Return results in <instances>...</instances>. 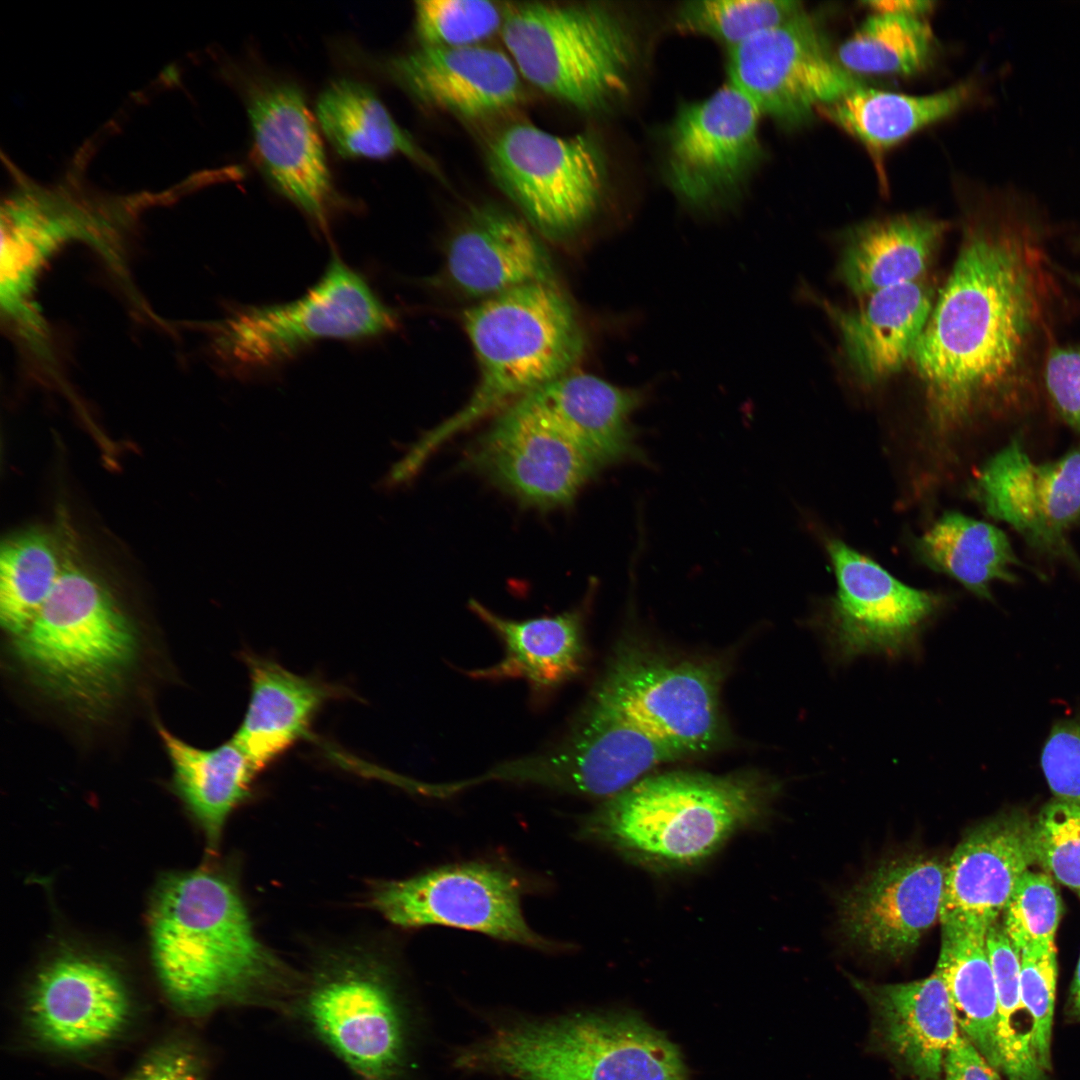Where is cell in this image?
Here are the masks:
<instances>
[{
    "label": "cell",
    "mask_w": 1080,
    "mask_h": 1080,
    "mask_svg": "<svg viewBox=\"0 0 1080 1080\" xmlns=\"http://www.w3.org/2000/svg\"><path fill=\"white\" fill-rule=\"evenodd\" d=\"M778 787L752 771L646 777L587 815L580 834L648 867L688 868L757 822Z\"/></svg>",
    "instance_id": "3"
},
{
    "label": "cell",
    "mask_w": 1080,
    "mask_h": 1080,
    "mask_svg": "<svg viewBox=\"0 0 1080 1080\" xmlns=\"http://www.w3.org/2000/svg\"><path fill=\"white\" fill-rule=\"evenodd\" d=\"M826 548L837 581L825 621L834 655L850 661L911 651L943 597L904 584L839 539H829Z\"/></svg>",
    "instance_id": "14"
},
{
    "label": "cell",
    "mask_w": 1080,
    "mask_h": 1080,
    "mask_svg": "<svg viewBox=\"0 0 1080 1080\" xmlns=\"http://www.w3.org/2000/svg\"><path fill=\"white\" fill-rule=\"evenodd\" d=\"M875 13H894L925 16L933 9L934 2L923 0H880L863 3Z\"/></svg>",
    "instance_id": "46"
},
{
    "label": "cell",
    "mask_w": 1080,
    "mask_h": 1080,
    "mask_svg": "<svg viewBox=\"0 0 1080 1080\" xmlns=\"http://www.w3.org/2000/svg\"><path fill=\"white\" fill-rule=\"evenodd\" d=\"M1040 763L1054 797L1080 806V712L1054 723Z\"/></svg>",
    "instance_id": "42"
},
{
    "label": "cell",
    "mask_w": 1080,
    "mask_h": 1080,
    "mask_svg": "<svg viewBox=\"0 0 1080 1080\" xmlns=\"http://www.w3.org/2000/svg\"><path fill=\"white\" fill-rule=\"evenodd\" d=\"M153 964L177 1004L201 1010L280 986L284 968L259 940L234 882L198 869L167 875L149 917Z\"/></svg>",
    "instance_id": "2"
},
{
    "label": "cell",
    "mask_w": 1080,
    "mask_h": 1080,
    "mask_svg": "<svg viewBox=\"0 0 1080 1080\" xmlns=\"http://www.w3.org/2000/svg\"><path fill=\"white\" fill-rule=\"evenodd\" d=\"M457 1064L519 1080H686L679 1047L633 1014H584L504 1026Z\"/></svg>",
    "instance_id": "6"
},
{
    "label": "cell",
    "mask_w": 1080,
    "mask_h": 1080,
    "mask_svg": "<svg viewBox=\"0 0 1080 1080\" xmlns=\"http://www.w3.org/2000/svg\"><path fill=\"white\" fill-rule=\"evenodd\" d=\"M469 609L498 637L503 658L467 674L474 679H522L536 700H544L584 668V607L525 620L501 617L476 600Z\"/></svg>",
    "instance_id": "27"
},
{
    "label": "cell",
    "mask_w": 1080,
    "mask_h": 1080,
    "mask_svg": "<svg viewBox=\"0 0 1080 1080\" xmlns=\"http://www.w3.org/2000/svg\"><path fill=\"white\" fill-rule=\"evenodd\" d=\"M803 11L799 1L696 0L680 5L675 22L680 30L707 36L730 50Z\"/></svg>",
    "instance_id": "37"
},
{
    "label": "cell",
    "mask_w": 1080,
    "mask_h": 1080,
    "mask_svg": "<svg viewBox=\"0 0 1080 1080\" xmlns=\"http://www.w3.org/2000/svg\"><path fill=\"white\" fill-rule=\"evenodd\" d=\"M1061 915L1062 902L1052 876L1029 869L1004 908L1002 925L1022 954L1055 946Z\"/></svg>",
    "instance_id": "39"
},
{
    "label": "cell",
    "mask_w": 1080,
    "mask_h": 1080,
    "mask_svg": "<svg viewBox=\"0 0 1080 1080\" xmlns=\"http://www.w3.org/2000/svg\"><path fill=\"white\" fill-rule=\"evenodd\" d=\"M1020 995L1030 1017L1031 1045L1044 1069L1051 1067V1039L1057 980L1056 946L1022 953Z\"/></svg>",
    "instance_id": "41"
},
{
    "label": "cell",
    "mask_w": 1080,
    "mask_h": 1080,
    "mask_svg": "<svg viewBox=\"0 0 1080 1080\" xmlns=\"http://www.w3.org/2000/svg\"><path fill=\"white\" fill-rule=\"evenodd\" d=\"M501 33L521 76L576 110L600 112L629 88L635 40L624 19L606 6L513 5Z\"/></svg>",
    "instance_id": "7"
},
{
    "label": "cell",
    "mask_w": 1080,
    "mask_h": 1080,
    "mask_svg": "<svg viewBox=\"0 0 1080 1080\" xmlns=\"http://www.w3.org/2000/svg\"><path fill=\"white\" fill-rule=\"evenodd\" d=\"M728 51L729 83L783 125H800L864 85L839 64L806 11Z\"/></svg>",
    "instance_id": "13"
},
{
    "label": "cell",
    "mask_w": 1080,
    "mask_h": 1080,
    "mask_svg": "<svg viewBox=\"0 0 1080 1080\" xmlns=\"http://www.w3.org/2000/svg\"><path fill=\"white\" fill-rule=\"evenodd\" d=\"M924 17L873 12L839 46V64L854 76L921 71L936 48L933 30Z\"/></svg>",
    "instance_id": "36"
},
{
    "label": "cell",
    "mask_w": 1080,
    "mask_h": 1080,
    "mask_svg": "<svg viewBox=\"0 0 1080 1080\" xmlns=\"http://www.w3.org/2000/svg\"><path fill=\"white\" fill-rule=\"evenodd\" d=\"M312 1030L364 1080H390L404 1048L395 993L377 967L349 962L319 974L303 1005Z\"/></svg>",
    "instance_id": "16"
},
{
    "label": "cell",
    "mask_w": 1080,
    "mask_h": 1080,
    "mask_svg": "<svg viewBox=\"0 0 1080 1080\" xmlns=\"http://www.w3.org/2000/svg\"><path fill=\"white\" fill-rule=\"evenodd\" d=\"M947 229V222L920 213L865 222L845 241L838 264L840 280L860 298L916 281L923 277Z\"/></svg>",
    "instance_id": "29"
},
{
    "label": "cell",
    "mask_w": 1080,
    "mask_h": 1080,
    "mask_svg": "<svg viewBox=\"0 0 1080 1080\" xmlns=\"http://www.w3.org/2000/svg\"><path fill=\"white\" fill-rule=\"evenodd\" d=\"M250 698L231 740L257 772L309 735L320 708L336 689L262 657L248 656Z\"/></svg>",
    "instance_id": "28"
},
{
    "label": "cell",
    "mask_w": 1080,
    "mask_h": 1080,
    "mask_svg": "<svg viewBox=\"0 0 1080 1080\" xmlns=\"http://www.w3.org/2000/svg\"><path fill=\"white\" fill-rule=\"evenodd\" d=\"M130 999L118 973L106 963L62 954L37 974L27 1000V1023L45 1046L81 1052L115 1038L130 1016Z\"/></svg>",
    "instance_id": "19"
},
{
    "label": "cell",
    "mask_w": 1080,
    "mask_h": 1080,
    "mask_svg": "<svg viewBox=\"0 0 1080 1080\" xmlns=\"http://www.w3.org/2000/svg\"><path fill=\"white\" fill-rule=\"evenodd\" d=\"M1078 242H1079V245H1080V236H1079Z\"/></svg>",
    "instance_id": "48"
},
{
    "label": "cell",
    "mask_w": 1080,
    "mask_h": 1080,
    "mask_svg": "<svg viewBox=\"0 0 1080 1080\" xmlns=\"http://www.w3.org/2000/svg\"><path fill=\"white\" fill-rule=\"evenodd\" d=\"M721 671L624 646L587 700L634 725L683 757L705 753L724 737Z\"/></svg>",
    "instance_id": "10"
},
{
    "label": "cell",
    "mask_w": 1080,
    "mask_h": 1080,
    "mask_svg": "<svg viewBox=\"0 0 1080 1080\" xmlns=\"http://www.w3.org/2000/svg\"><path fill=\"white\" fill-rule=\"evenodd\" d=\"M535 229L509 211L480 206L450 238L445 275L461 294L485 300L535 283L558 284Z\"/></svg>",
    "instance_id": "23"
},
{
    "label": "cell",
    "mask_w": 1080,
    "mask_h": 1080,
    "mask_svg": "<svg viewBox=\"0 0 1080 1080\" xmlns=\"http://www.w3.org/2000/svg\"><path fill=\"white\" fill-rule=\"evenodd\" d=\"M520 880L502 866L466 862L379 884L371 905L402 928L440 925L541 950L554 947L527 924Z\"/></svg>",
    "instance_id": "12"
},
{
    "label": "cell",
    "mask_w": 1080,
    "mask_h": 1080,
    "mask_svg": "<svg viewBox=\"0 0 1080 1080\" xmlns=\"http://www.w3.org/2000/svg\"><path fill=\"white\" fill-rule=\"evenodd\" d=\"M462 321L478 382L456 414L424 433L399 460L407 476H417L453 435L573 371L585 351L580 320L558 284H529L478 301Z\"/></svg>",
    "instance_id": "4"
},
{
    "label": "cell",
    "mask_w": 1080,
    "mask_h": 1080,
    "mask_svg": "<svg viewBox=\"0 0 1080 1080\" xmlns=\"http://www.w3.org/2000/svg\"><path fill=\"white\" fill-rule=\"evenodd\" d=\"M646 391L574 370L519 399L563 432L597 467L642 461L631 416Z\"/></svg>",
    "instance_id": "24"
},
{
    "label": "cell",
    "mask_w": 1080,
    "mask_h": 1080,
    "mask_svg": "<svg viewBox=\"0 0 1080 1080\" xmlns=\"http://www.w3.org/2000/svg\"><path fill=\"white\" fill-rule=\"evenodd\" d=\"M1042 387L1058 416L1080 433V343H1055L1050 348Z\"/></svg>",
    "instance_id": "43"
},
{
    "label": "cell",
    "mask_w": 1080,
    "mask_h": 1080,
    "mask_svg": "<svg viewBox=\"0 0 1080 1080\" xmlns=\"http://www.w3.org/2000/svg\"><path fill=\"white\" fill-rule=\"evenodd\" d=\"M1038 862L1080 898V806L1054 798L1033 824Z\"/></svg>",
    "instance_id": "40"
},
{
    "label": "cell",
    "mask_w": 1080,
    "mask_h": 1080,
    "mask_svg": "<svg viewBox=\"0 0 1080 1080\" xmlns=\"http://www.w3.org/2000/svg\"><path fill=\"white\" fill-rule=\"evenodd\" d=\"M849 310L829 307L846 359L865 384L880 383L912 359L930 316L933 290L923 277L878 290Z\"/></svg>",
    "instance_id": "26"
},
{
    "label": "cell",
    "mask_w": 1080,
    "mask_h": 1080,
    "mask_svg": "<svg viewBox=\"0 0 1080 1080\" xmlns=\"http://www.w3.org/2000/svg\"><path fill=\"white\" fill-rule=\"evenodd\" d=\"M1022 192H985L912 361L937 435L1030 408L1064 304L1049 226Z\"/></svg>",
    "instance_id": "1"
},
{
    "label": "cell",
    "mask_w": 1080,
    "mask_h": 1080,
    "mask_svg": "<svg viewBox=\"0 0 1080 1080\" xmlns=\"http://www.w3.org/2000/svg\"><path fill=\"white\" fill-rule=\"evenodd\" d=\"M381 66L418 102L466 118L506 110L524 96L521 74L511 57L479 45L422 46Z\"/></svg>",
    "instance_id": "22"
},
{
    "label": "cell",
    "mask_w": 1080,
    "mask_h": 1080,
    "mask_svg": "<svg viewBox=\"0 0 1080 1080\" xmlns=\"http://www.w3.org/2000/svg\"><path fill=\"white\" fill-rule=\"evenodd\" d=\"M973 492L989 516L1009 524L1032 549L1080 573L1069 538L1080 522V448L1035 462L1015 436L983 465Z\"/></svg>",
    "instance_id": "15"
},
{
    "label": "cell",
    "mask_w": 1080,
    "mask_h": 1080,
    "mask_svg": "<svg viewBox=\"0 0 1080 1080\" xmlns=\"http://www.w3.org/2000/svg\"><path fill=\"white\" fill-rule=\"evenodd\" d=\"M1033 824L1015 810L967 834L946 864L941 924L988 929L998 921L1018 881L1036 862Z\"/></svg>",
    "instance_id": "21"
},
{
    "label": "cell",
    "mask_w": 1080,
    "mask_h": 1080,
    "mask_svg": "<svg viewBox=\"0 0 1080 1080\" xmlns=\"http://www.w3.org/2000/svg\"><path fill=\"white\" fill-rule=\"evenodd\" d=\"M760 116L729 82L703 100L681 105L665 134L664 171L672 192L698 210L733 199L763 153Z\"/></svg>",
    "instance_id": "11"
},
{
    "label": "cell",
    "mask_w": 1080,
    "mask_h": 1080,
    "mask_svg": "<svg viewBox=\"0 0 1080 1080\" xmlns=\"http://www.w3.org/2000/svg\"><path fill=\"white\" fill-rule=\"evenodd\" d=\"M487 160L503 193L552 240L582 229L605 192L604 153L589 134L561 136L529 123L511 124L491 140Z\"/></svg>",
    "instance_id": "9"
},
{
    "label": "cell",
    "mask_w": 1080,
    "mask_h": 1080,
    "mask_svg": "<svg viewBox=\"0 0 1080 1080\" xmlns=\"http://www.w3.org/2000/svg\"><path fill=\"white\" fill-rule=\"evenodd\" d=\"M941 925V948L935 972L947 988L959 1029L999 1071L1000 1018L986 951L987 929L962 924Z\"/></svg>",
    "instance_id": "32"
},
{
    "label": "cell",
    "mask_w": 1080,
    "mask_h": 1080,
    "mask_svg": "<svg viewBox=\"0 0 1080 1080\" xmlns=\"http://www.w3.org/2000/svg\"><path fill=\"white\" fill-rule=\"evenodd\" d=\"M852 983L872 1009L880 1044L894 1062L912 1080H940L960 1029L939 974L907 983Z\"/></svg>",
    "instance_id": "25"
},
{
    "label": "cell",
    "mask_w": 1080,
    "mask_h": 1080,
    "mask_svg": "<svg viewBox=\"0 0 1080 1080\" xmlns=\"http://www.w3.org/2000/svg\"><path fill=\"white\" fill-rule=\"evenodd\" d=\"M172 766V785L214 849L224 825L250 794L258 773L230 739L217 747H195L157 724Z\"/></svg>",
    "instance_id": "31"
},
{
    "label": "cell",
    "mask_w": 1080,
    "mask_h": 1080,
    "mask_svg": "<svg viewBox=\"0 0 1080 1080\" xmlns=\"http://www.w3.org/2000/svg\"><path fill=\"white\" fill-rule=\"evenodd\" d=\"M128 1080H200V1065L190 1048L167 1043L146 1056Z\"/></svg>",
    "instance_id": "44"
},
{
    "label": "cell",
    "mask_w": 1080,
    "mask_h": 1080,
    "mask_svg": "<svg viewBox=\"0 0 1080 1080\" xmlns=\"http://www.w3.org/2000/svg\"><path fill=\"white\" fill-rule=\"evenodd\" d=\"M416 33L423 47L477 46L501 31L507 9L487 0L415 2Z\"/></svg>",
    "instance_id": "38"
},
{
    "label": "cell",
    "mask_w": 1080,
    "mask_h": 1080,
    "mask_svg": "<svg viewBox=\"0 0 1080 1080\" xmlns=\"http://www.w3.org/2000/svg\"><path fill=\"white\" fill-rule=\"evenodd\" d=\"M254 154L272 186L326 230L335 192L316 122L302 93L268 82L248 99Z\"/></svg>",
    "instance_id": "20"
},
{
    "label": "cell",
    "mask_w": 1080,
    "mask_h": 1080,
    "mask_svg": "<svg viewBox=\"0 0 1080 1080\" xmlns=\"http://www.w3.org/2000/svg\"><path fill=\"white\" fill-rule=\"evenodd\" d=\"M10 642L17 663L42 693L91 720L119 700L140 653L135 623L79 556Z\"/></svg>",
    "instance_id": "5"
},
{
    "label": "cell",
    "mask_w": 1080,
    "mask_h": 1080,
    "mask_svg": "<svg viewBox=\"0 0 1080 1080\" xmlns=\"http://www.w3.org/2000/svg\"><path fill=\"white\" fill-rule=\"evenodd\" d=\"M76 556L74 537L65 526L27 528L2 542L0 620L10 638L33 621Z\"/></svg>",
    "instance_id": "33"
},
{
    "label": "cell",
    "mask_w": 1080,
    "mask_h": 1080,
    "mask_svg": "<svg viewBox=\"0 0 1080 1080\" xmlns=\"http://www.w3.org/2000/svg\"><path fill=\"white\" fill-rule=\"evenodd\" d=\"M316 114L326 138L342 157L382 159L401 154L432 172L436 170L433 161L363 83L350 79L330 83L318 99Z\"/></svg>",
    "instance_id": "35"
},
{
    "label": "cell",
    "mask_w": 1080,
    "mask_h": 1080,
    "mask_svg": "<svg viewBox=\"0 0 1080 1080\" xmlns=\"http://www.w3.org/2000/svg\"><path fill=\"white\" fill-rule=\"evenodd\" d=\"M920 560L962 584L975 596L993 600L991 584L1015 583L1014 567L1024 564L1007 535L996 526L947 512L915 542Z\"/></svg>",
    "instance_id": "34"
},
{
    "label": "cell",
    "mask_w": 1080,
    "mask_h": 1080,
    "mask_svg": "<svg viewBox=\"0 0 1080 1080\" xmlns=\"http://www.w3.org/2000/svg\"><path fill=\"white\" fill-rule=\"evenodd\" d=\"M466 461L521 504L539 510L570 505L598 471L563 432L519 400L500 411Z\"/></svg>",
    "instance_id": "17"
},
{
    "label": "cell",
    "mask_w": 1080,
    "mask_h": 1080,
    "mask_svg": "<svg viewBox=\"0 0 1080 1080\" xmlns=\"http://www.w3.org/2000/svg\"><path fill=\"white\" fill-rule=\"evenodd\" d=\"M945 873V863L926 855L882 863L842 896L843 934L871 955L904 957L939 919Z\"/></svg>",
    "instance_id": "18"
},
{
    "label": "cell",
    "mask_w": 1080,
    "mask_h": 1080,
    "mask_svg": "<svg viewBox=\"0 0 1080 1080\" xmlns=\"http://www.w3.org/2000/svg\"><path fill=\"white\" fill-rule=\"evenodd\" d=\"M396 315L361 274L333 254L300 298L233 310L215 331V348L241 374L266 371L324 339L359 341L392 331Z\"/></svg>",
    "instance_id": "8"
},
{
    "label": "cell",
    "mask_w": 1080,
    "mask_h": 1080,
    "mask_svg": "<svg viewBox=\"0 0 1080 1080\" xmlns=\"http://www.w3.org/2000/svg\"><path fill=\"white\" fill-rule=\"evenodd\" d=\"M976 89L973 79L927 95L862 85L822 107L818 113L858 140L880 164L886 151L959 111L972 99Z\"/></svg>",
    "instance_id": "30"
},
{
    "label": "cell",
    "mask_w": 1080,
    "mask_h": 1080,
    "mask_svg": "<svg viewBox=\"0 0 1080 1080\" xmlns=\"http://www.w3.org/2000/svg\"><path fill=\"white\" fill-rule=\"evenodd\" d=\"M1069 1015L1080 1022V956L1075 970L1069 997Z\"/></svg>",
    "instance_id": "47"
},
{
    "label": "cell",
    "mask_w": 1080,
    "mask_h": 1080,
    "mask_svg": "<svg viewBox=\"0 0 1080 1080\" xmlns=\"http://www.w3.org/2000/svg\"><path fill=\"white\" fill-rule=\"evenodd\" d=\"M942 1073L944 1080H1000L998 1070L961 1034L946 1052Z\"/></svg>",
    "instance_id": "45"
}]
</instances>
